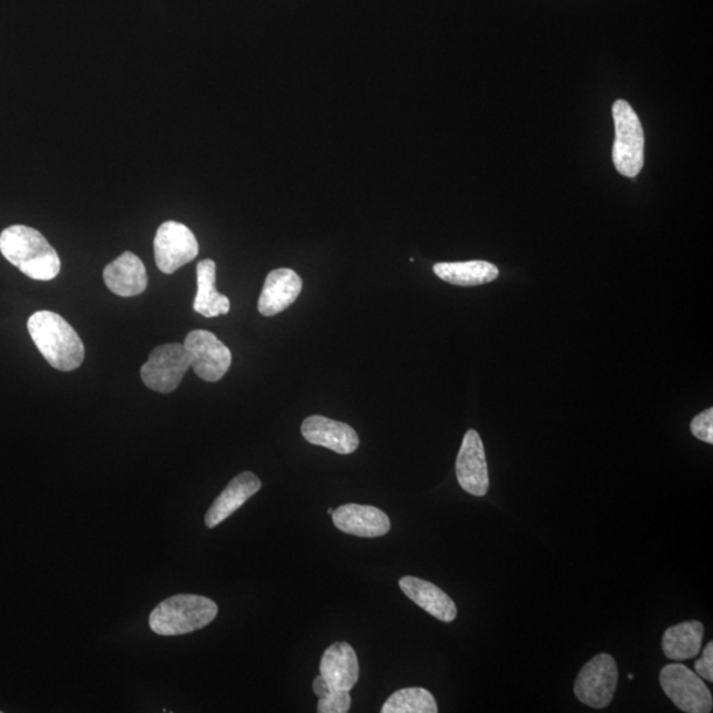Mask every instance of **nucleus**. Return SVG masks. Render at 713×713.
I'll list each match as a JSON object with an SVG mask.
<instances>
[{"label": "nucleus", "mask_w": 713, "mask_h": 713, "mask_svg": "<svg viewBox=\"0 0 713 713\" xmlns=\"http://www.w3.org/2000/svg\"><path fill=\"white\" fill-rule=\"evenodd\" d=\"M0 253L33 281L48 282L60 274L57 251L43 234L24 225H13L0 234Z\"/></svg>", "instance_id": "f257e3e1"}, {"label": "nucleus", "mask_w": 713, "mask_h": 713, "mask_svg": "<svg viewBox=\"0 0 713 713\" xmlns=\"http://www.w3.org/2000/svg\"><path fill=\"white\" fill-rule=\"evenodd\" d=\"M27 327L34 345L52 368L72 371L84 363V343L64 317L51 310H39L30 317Z\"/></svg>", "instance_id": "f03ea898"}, {"label": "nucleus", "mask_w": 713, "mask_h": 713, "mask_svg": "<svg viewBox=\"0 0 713 713\" xmlns=\"http://www.w3.org/2000/svg\"><path fill=\"white\" fill-rule=\"evenodd\" d=\"M218 607L198 594H175L159 604L150 614V628L159 635H183L211 624Z\"/></svg>", "instance_id": "7ed1b4c3"}, {"label": "nucleus", "mask_w": 713, "mask_h": 713, "mask_svg": "<svg viewBox=\"0 0 713 713\" xmlns=\"http://www.w3.org/2000/svg\"><path fill=\"white\" fill-rule=\"evenodd\" d=\"M612 114L615 129L613 164L620 175L633 179L639 175L645 161V134L639 115L627 101H615Z\"/></svg>", "instance_id": "20e7f679"}, {"label": "nucleus", "mask_w": 713, "mask_h": 713, "mask_svg": "<svg viewBox=\"0 0 713 713\" xmlns=\"http://www.w3.org/2000/svg\"><path fill=\"white\" fill-rule=\"evenodd\" d=\"M661 687L670 701L683 712L710 713L713 699L702 678L681 663L664 666L660 675Z\"/></svg>", "instance_id": "39448f33"}, {"label": "nucleus", "mask_w": 713, "mask_h": 713, "mask_svg": "<svg viewBox=\"0 0 713 713\" xmlns=\"http://www.w3.org/2000/svg\"><path fill=\"white\" fill-rule=\"evenodd\" d=\"M618 683V663L612 655L602 653L580 670L573 692L588 707L601 710L612 703Z\"/></svg>", "instance_id": "423d86ee"}, {"label": "nucleus", "mask_w": 713, "mask_h": 713, "mask_svg": "<svg viewBox=\"0 0 713 713\" xmlns=\"http://www.w3.org/2000/svg\"><path fill=\"white\" fill-rule=\"evenodd\" d=\"M191 369V358L183 344H164L151 352L142 366L141 376L149 389L170 394L175 391Z\"/></svg>", "instance_id": "0eeeda50"}, {"label": "nucleus", "mask_w": 713, "mask_h": 713, "mask_svg": "<svg viewBox=\"0 0 713 713\" xmlns=\"http://www.w3.org/2000/svg\"><path fill=\"white\" fill-rule=\"evenodd\" d=\"M198 242L189 226L167 221L157 228L154 240L155 262L164 274L176 273L198 255Z\"/></svg>", "instance_id": "6e6552de"}, {"label": "nucleus", "mask_w": 713, "mask_h": 713, "mask_svg": "<svg viewBox=\"0 0 713 713\" xmlns=\"http://www.w3.org/2000/svg\"><path fill=\"white\" fill-rule=\"evenodd\" d=\"M191 358V368L206 383H218L232 365V352L212 332L192 330L183 344Z\"/></svg>", "instance_id": "1a4fd4ad"}, {"label": "nucleus", "mask_w": 713, "mask_h": 713, "mask_svg": "<svg viewBox=\"0 0 713 713\" xmlns=\"http://www.w3.org/2000/svg\"><path fill=\"white\" fill-rule=\"evenodd\" d=\"M456 476L460 487L475 497L487 496L489 472L486 448L479 432L475 429L464 436L459 456L456 460Z\"/></svg>", "instance_id": "9d476101"}, {"label": "nucleus", "mask_w": 713, "mask_h": 713, "mask_svg": "<svg viewBox=\"0 0 713 713\" xmlns=\"http://www.w3.org/2000/svg\"><path fill=\"white\" fill-rule=\"evenodd\" d=\"M332 519L338 530L359 538L384 537L391 529L385 511L369 505H343L334 511Z\"/></svg>", "instance_id": "9b49d317"}, {"label": "nucleus", "mask_w": 713, "mask_h": 713, "mask_svg": "<svg viewBox=\"0 0 713 713\" xmlns=\"http://www.w3.org/2000/svg\"><path fill=\"white\" fill-rule=\"evenodd\" d=\"M302 435L310 445L328 448L338 455H350L359 447L355 429L322 415H313L304 420Z\"/></svg>", "instance_id": "f8f14e48"}, {"label": "nucleus", "mask_w": 713, "mask_h": 713, "mask_svg": "<svg viewBox=\"0 0 713 713\" xmlns=\"http://www.w3.org/2000/svg\"><path fill=\"white\" fill-rule=\"evenodd\" d=\"M303 281L294 269L278 268L267 275L263 286L258 310L263 316L272 317L286 310L302 294Z\"/></svg>", "instance_id": "ddd939ff"}, {"label": "nucleus", "mask_w": 713, "mask_h": 713, "mask_svg": "<svg viewBox=\"0 0 713 713\" xmlns=\"http://www.w3.org/2000/svg\"><path fill=\"white\" fill-rule=\"evenodd\" d=\"M103 281L113 294L133 297L144 293L149 285L147 272L137 255L126 252L103 269Z\"/></svg>", "instance_id": "4468645a"}, {"label": "nucleus", "mask_w": 713, "mask_h": 713, "mask_svg": "<svg viewBox=\"0 0 713 713\" xmlns=\"http://www.w3.org/2000/svg\"><path fill=\"white\" fill-rule=\"evenodd\" d=\"M261 488V480L252 472L235 476L234 479L227 483L223 493L214 500L210 510H207L205 516L206 528L214 529L221 522H224L225 519L235 513L242 505L251 500L254 495H257Z\"/></svg>", "instance_id": "2eb2a0df"}, {"label": "nucleus", "mask_w": 713, "mask_h": 713, "mask_svg": "<svg viewBox=\"0 0 713 713\" xmlns=\"http://www.w3.org/2000/svg\"><path fill=\"white\" fill-rule=\"evenodd\" d=\"M320 675L332 689L350 691L358 682L357 654L349 643L336 642L323 654Z\"/></svg>", "instance_id": "dca6fc26"}, {"label": "nucleus", "mask_w": 713, "mask_h": 713, "mask_svg": "<svg viewBox=\"0 0 713 713\" xmlns=\"http://www.w3.org/2000/svg\"><path fill=\"white\" fill-rule=\"evenodd\" d=\"M400 590L415 604L442 622H452L457 618V608L451 598L439 587L429 581L414 577L399 580Z\"/></svg>", "instance_id": "f3484780"}, {"label": "nucleus", "mask_w": 713, "mask_h": 713, "mask_svg": "<svg viewBox=\"0 0 713 713\" xmlns=\"http://www.w3.org/2000/svg\"><path fill=\"white\" fill-rule=\"evenodd\" d=\"M216 262L212 259L198 262L197 294L193 309L205 317L226 315L231 310V301L216 288Z\"/></svg>", "instance_id": "a211bd4d"}, {"label": "nucleus", "mask_w": 713, "mask_h": 713, "mask_svg": "<svg viewBox=\"0 0 713 713\" xmlns=\"http://www.w3.org/2000/svg\"><path fill=\"white\" fill-rule=\"evenodd\" d=\"M434 273L449 285L475 287L487 285L500 275V269L487 261L438 263Z\"/></svg>", "instance_id": "6ab92c4d"}, {"label": "nucleus", "mask_w": 713, "mask_h": 713, "mask_svg": "<svg viewBox=\"0 0 713 713\" xmlns=\"http://www.w3.org/2000/svg\"><path fill=\"white\" fill-rule=\"evenodd\" d=\"M704 627L699 621L682 622L664 632L662 650L671 661L695 658L702 649Z\"/></svg>", "instance_id": "aec40b11"}, {"label": "nucleus", "mask_w": 713, "mask_h": 713, "mask_svg": "<svg viewBox=\"0 0 713 713\" xmlns=\"http://www.w3.org/2000/svg\"><path fill=\"white\" fill-rule=\"evenodd\" d=\"M438 703L426 689L410 687L394 692L384 704L383 713H436Z\"/></svg>", "instance_id": "412c9836"}, {"label": "nucleus", "mask_w": 713, "mask_h": 713, "mask_svg": "<svg viewBox=\"0 0 713 713\" xmlns=\"http://www.w3.org/2000/svg\"><path fill=\"white\" fill-rule=\"evenodd\" d=\"M352 697L349 691L332 689L329 694L318 697V713H346L349 712Z\"/></svg>", "instance_id": "4be33fe9"}, {"label": "nucleus", "mask_w": 713, "mask_h": 713, "mask_svg": "<svg viewBox=\"0 0 713 713\" xmlns=\"http://www.w3.org/2000/svg\"><path fill=\"white\" fill-rule=\"evenodd\" d=\"M691 432L696 439L713 445V408L699 414L691 421Z\"/></svg>", "instance_id": "5701e85b"}, {"label": "nucleus", "mask_w": 713, "mask_h": 713, "mask_svg": "<svg viewBox=\"0 0 713 713\" xmlns=\"http://www.w3.org/2000/svg\"><path fill=\"white\" fill-rule=\"evenodd\" d=\"M696 674L703 680L713 682V642H709L707 646L704 648L703 655L701 660H697L695 663Z\"/></svg>", "instance_id": "b1692460"}, {"label": "nucleus", "mask_w": 713, "mask_h": 713, "mask_svg": "<svg viewBox=\"0 0 713 713\" xmlns=\"http://www.w3.org/2000/svg\"><path fill=\"white\" fill-rule=\"evenodd\" d=\"M332 687L327 681L324 680V676H317L314 682V691L318 697H323L329 694Z\"/></svg>", "instance_id": "393cba45"}, {"label": "nucleus", "mask_w": 713, "mask_h": 713, "mask_svg": "<svg viewBox=\"0 0 713 713\" xmlns=\"http://www.w3.org/2000/svg\"><path fill=\"white\" fill-rule=\"evenodd\" d=\"M334 511H335L334 509H328V515L330 516L334 515Z\"/></svg>", "instance_id": "a878e982"}, {"label": "nucleus", "mask_w": 713, "mask_h": 713, "mask_svg": "<svg viewBox=\"0 0 713 713\" xmlns=\"http://www.w3.org/2000/svg\"><path fill=\"white\" fill-rule=\"evenodd\" d=\"M628 678H629V680H630V681H632V680H633V678H634V675H633V674H629V675H628Z\"/></svg>", "instance_id": "bb28decb"}]
</instances>
